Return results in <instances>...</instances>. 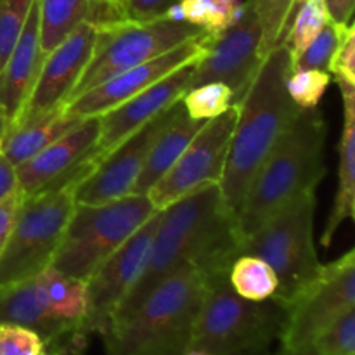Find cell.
<instances>
[{
    "label": "cell",
    "mask_w": 355,
    "mask_h": 355,
    "mask_svg": "<svg viewBox=\"0 0 355 355\" xmlns=\"http://www.w3.org/2000/svg\"><path fill=\"white\" fill-rule=\"evenodd\" d=\"M239 241L238 215L227 208L217 182L205 184L159 210L144 269L113 318L137 307L184 263H193L205 276L231 269L238 259Z\"/></svg>",
    "instance_id": "6da1fadb"
},
{
    "label": "cell",
    "mask_w": 355,
    "mask_h": 355,
    "mask_svg": "<svg viewBox=\"0 0 355 355\" xmlns=\"http://www.w3.org/2000/svg\"><path fill=\"white\" fill-rule=\"evenodd\" d=\"M291 73V51L286 45H277L263 59L252 85L238 104V120L224 175L218 182L225 205L236 215L263 159L302 111L286 89Z\"/></svg>",
    "instance_id": "7a4b0ae2"
},
{
    "label": "cell",
    "mask_w": 355,
    "mask_h": 355,
    "mask_svg": "<svg viewBox=\"0 0 355 355\" xmlns=\"http://www.w3.org/2000/svg\"><path fill=\"white\" fill-rule=\"evenodd\" d=\"M207 277L184 263L137 307L110 321L103 333L106 355H186L193 340Z\"/></svg>",
    "instance_id": "3957f363"
},
{
    "label": "cell",
    "mask_w": 355,
    "mask_h": 355,
    "mask_svg": "<svg viewBox=\"0 0 355 355\" xmlns=\"http://www.w3.org/2000/svg\"><path fill=\"white\" fill-rule=\"evenodd\" d=\"M326 121L318 107L302 110L253 177L238 211L239 236L255 232L286 201L315 191L326 175ZM241 243V241H239Z\"/></svg>",
    "instance_id": "277c9868"
},
{
    "label": "cell",
    "mask_w": 355,
    "mask_h": 355,
    "mask_svg": "<svg viewBox=\"0 0 355 355\" xmlns=\"http://www.w3.org/2000/svg\"><path fill=\"white\" fill-rule=\"evenodd\" d=\"M189 349L208 355H263L279 336L283 305L274 298L252 302L229 283V269L208 274Z\"/></svg>",
    "instance_id": "5b68a950"
},
{
    "label": "cell",
    "mask_w": 355,
    "mask_h": 355,
    "mask_svg": "<svg viewBox=\"0 0 355 355\" xmlns=\"http://www.w3.org/2000/svg\"><path fill=\"white\" fill-rule=\"evenodd\" d=\"M314 214L315 191L297 194L238 246V257H259L272 267L277 277L272 298L281 305L297 297L322 266L314 246Z\"/></svg>",
    "instance_id": "8992f818"
},
{
    "label": "cell",
    "mask_w": 355,
    "mask_h": 355,
    "mask_svg": "<svg viewBox=\"0 0 355 355\" xmlns=\"http://www.w3.org/2000/svg\"><path fill=\"white\" fill-rule=\"evenodd\" d=\"M156 211L148 194L132 193L103 205L75 203L51 266L87 281Z\"/></svg>",
    "instance_id": "52a82bcc"
},
{
    "label": "cell",
    "mask_w": 355,
    "mask_h": 355,
    "mask_svg": "<svg viewBox=\"0 0 355 355\" xmlns=\"http://www.w3.org/2000/svg\"><path fill=\"white\" fill-rule=\"evenodd\" d=\"M78 182L69 180L24 198L0 253V286L30 279L51 266L75 208Z\"/></svg>",
    "instance_id": "ba28073f"
},
{
    "label": "cell",
    "mask_w": 355,
    "mask_h": 355,
    "mask_svg": "<svg viewBox=\"0 0 355 355\" xmlns=\"http://www.w3.org/2000/svg\"><path fill=\"white\" fill-rule=\"evenodd\" d=\"M203 33L207 31L187 21L179 23L166 17L149 21L118 19L97 24V42L92 59L76 82L68 103L92 87L134 66L151 61Z\"/></svg>",
    "instance_id": "9c48e42d"
},
{
    "label": "cell",
    "mask_w": 355,
    "mask_h": 355,
    "mask_svg": "<svg viewBox=\"0 0 355 355\" xmlns=\"http://www.w3.org/2000/svg\"><path fill=\"white\" fill-rule=\"evenodd\" d=\"M277 340L279 347H297L318 338L343 314L355 309V250L328 266L288 304Z\"/></svg>",
    "instance_id": "30bf717a"
},
{
    "label": "cell",
    "mask_w": 355,
    "mask_h": 355,
    "mask_svg": "<svg viewBox=\"0 0 355 355\" xmlns=\"http://www.w3.org/2000/svg\"><path fill=\"white\" fill-rule=\"evenodd\" d=\"M262 62V23L253 0H246L238 19L211 37L210 47L196 62L189 89L220 82L232 90L238 106Z\"/></svg>",
    "instance_id": "8fae6325"
},
{
    "label": "cell",
    "mask_w": 355,
    "mask_h": 355,
    "mask_svg": "<svg viewBox=\"0 0 355 355\" xmlns=\"http://www.w3.org/2000/svg\"><path fill=\"white\" fill-rule=\"evenodd\" d=\"M236 120L238 106H231L220 116L205 121L172 168L148 191L156 210L170 207L205 184L220 182Z\"/></svg>",
    "instance_id": "7c38bea8"
},
{
    "label": "cell",
    "mask_w": 355,
    "mask_h": 355,
    "mask_svg": "<svg viewBox=\"0 0 355 355\" xmlns=\"http://www.w3.org/2000/svg\"><path fill=\"white\" fill-rule=\"evenodd\" d=\"M159 211L137 229L110 259L97 267L87 283V315L82 331L103 335L118 305L141 276L149 246L158 227Z\"/></svg>",
    "instance_id": "4fadbf2b"
},
{
    "label": "cell",
    "mask_w": 355,
    "mask_h": 355,
    "mask_svg": "<svg viewBox=\"0 0 355 355\" xmlns=\"http://www.w3.org/2000/svg\"><path fill=\"white\" fill-rule=\"evenodd\" d=\"M97 24L85 21L44 59L30 97L9 128L31 123L66 106L76 82L92 59Z\"/></svg>",
    "instance_id": "5bb4252c"
},
{
    "label": "cell",
    "mask_w": 355,
    "mask_h": 355,
    "mask_svg": "<svg viewBox=\"0 0 355 355\" xmlns=\"http://www.w3.org/2000/svg\"><path fill=\"white\" fill-rule=\"evenodd\" d=\"M182 103L175 104L153 118L137 132L125 139L116 149L104 156L103 162L75 187V203L103 205L132 194L134 184L148 159L153 144L166 125L175 118Z\"/></svg>",
    "instance_id": "9a60e30c"
},
{
    "label": "cell",
    "mask_w": 355,
    "mask_h": 355,
    "mask_svg": "<svg viewBox=\"0 0 355 355\" xmlns=\"http://www.w3.org/2000/svg\"><path fill=\"white\" fill-rule=\"evenodd\" d=\"M101 134L99 116L83 118L75 128L49 144L28 162L16 166L17 186L24 198L33 196L69 180H82L99 163L92 151Z\"/></svg>",
    "instance_id": "2e32d148"
},
{
    "label": "cell",
    "mask_w": 355,
    "mask_h": 355,
    "mask_svg": "<svg viewBox=\"0 0 355 355\" xmlns=\"http://www.w3.org/2000/svg\"><path fill=\"white\" fill-rule=\"evenodd\" d=\"M211 37L214 35L203 33L200 37L191 38V40L170 49L168 52L151 59V61L134 66V68L92 87L87 92L80 94L75 99L69 101L64 106V111L80 118L101 116L106 111L116 107L118 104L141 94L148 87L155 85L156 82L179 69L180 66L200 61L210 47Z\"/></svg>",
    "instance_id": "e0dca14e"
},
{
    "label": "cell",
    "mask_w": 355,
    "mask_h": 355,
    "mask_svg": "<svg viewBox=\"0 0 355 355\" xmlns=\"http://www.w3.org/2000/svg\"><path fill=\"white\" fill-rule=\"evenodd\" d=\"M196 62L180 66L155 85L148 87L137 96L101 114V134L92 151V158L101 163L104 156L116 149L125 139L130 137L134 132L144 127L159 113L168 110L177 101L182 99L184 94L189 90L191 76L196 68Z\"/></svg>",
    "instance_id": "ac0fdd59"
},
{
    "label": "cell",
    "mask_w": 355,
    "mask_h": 355,
    "mask_svg": "<svg viewBox=\"0 0 355 355\" xmlns=\"http://www.w3.org/2000/svg\"><path fill=\"white\" fill-rule=\"evenodd\" d=\"M45 55L40 49V10L38 0H35L19 40L0 71V110L10 123L30 97Z\"/></svg>",
    "instance_id": "d6986e66"
},
{
    "label": "cell",
    "mask_w": 355,
    "mask_h": 355,
    "mask_svg": "<svg viewBox=\"0 0 355 355\" xmlns=\"http://www.w3.org/2000/svg\"><path fill=\"white\" fill-rule=\"evenodd\" d=\"M0 322L31 329L40 335L47 347L61 342L71 333L80 331L52 312L38 276L0 286Z\"/></svg>",
    "instance_id": "ffe728a7"
},
{
    "label": "cell",
    "mask_w": 355,
    "mask_h": 355,
    "mask_svg": "<svg viewBox=\"0 0 355 355\" xmlns=\"http://www.w3.org/2000/svg\"><path fill=\"white\" fill-rule=\"evenodd\" d=\"M342 90L343 101V132L338 153V189H336L333 210L321 236L322 246H331L333 238L347 218H354L355 211V83L343 78H333Z\"/></svg>",
    "instance_id": "44dd1931"
},
{
    "label": "cell",
    "mask_w": 355,
    "mask_h": 355,
    "mask_svg": "<svg viewBox=\"0 0 355 355\" xmlns=\"http://www.w3.org/2000/svg\"><path fill=\"white\" fill-rule=\"evenodd\" d=\"M182 103V101H180ZM205 121L193 120L189 114L186 113L184 104L180 110L177 111L175 118L170 121L165 127V130L158 135V139L153 144L151 151H149L148 159H146L144 166H142L141 173H139L137 180L134 184V194H148V191L168 172L173 166V163L180 158L184 149L189 146L194 135L198 134Z\"/></svg>",
    "instance_id": "7402d4cb"
},
{
    "label": "cell",
    "mask_w": 355,
    "mask_h": 355,
    "mask_svg": "<svg viewBox=\"0 0 355 355\" xmlns=\"http://www.w3.org/2000/svg\"><path fill=\"white\" fill-rule=\"evenodd\" d=\"M83 118L66 113L64 107L35 120L31 123L17 125L7 130L2 137V155L14 166L28 162L54 141L75 128Z\"/></svg>",
    "instance_id": "603a6c76"
},
{
    "label": "cell",
    "mask_w": 355,
    "mask_h": 355,
    "mask_svg": "<svg viewBox=\"0 0 355 355\" xmlns=\"http://www.w3.org/2000/svg\"><path fill=\"white\" fill-rule=\"evenodd\" d=\"M40 10V49L54 51L85 21L96 14V0H38Z\"/></svg>",
    "instance_id": "cb8c5ba5"
},
{
    "label": "cell",
    "mask_w": 355,
    "mask_h": 355,
    "mask_svg": "<svg viewBox=\"0 0 355 355\" xmlns=\"http://www.w3.org/2000/svg\"><path fill=\"white\" fill-rule=\"evenodd\" d=\"M45 300L58 318L82 331L87 315V283L49 266L38 274ZM83 333V331H82Z\"/></svg>",
    "instance_id": "d4e9b609"
},
{
    "label": "cell",
    "mask_w": 355,
    "mask_h": 355,
    "mask_svg": "<svg viewBox=\"0 0 355 355\" xmlns=\"http://www.w3.org/2000/svg\"><path fill=\"white\" fill-rule=\"evenodd\" d=\"M229 283L239 297L252 302L269 300L277 290V277L272 267L253 255H239L231 263Z\"/></svg>",
    "instance_id": "484cf974"
},
{
    "label": "cell",
    "mask_w": 355,
    "mask_h": 355,
    "mask_svg": "<svg viewBox=\"0 0 355 355\" xmlns=\"http://www.w3.org/2000/svg\"><path fill=\"white\" fill-rule=\"evenodd\" d=\"M274 355H355V309L343 314L318 338L297 347H279Z\"/></svg>",
    "instance_id": "4316f807"
},
{
    "label": "cell",
    "mask_w": 355,
    "mask_h": 355,
    "mask_svg": "<svg viewBox=\"0 0 355 355\" xmlns=\"http://www.w3.org/2000/svg\"><path fill=\"white\" fill-rule=\"evenodd\" d=\"M180 101L189 118L207 121L220 116L229 107L234 106V94L224 83L211 82L189 89Z\"/></svg>",
    "instance_id": "83f0119b"
},
{
    "label": "cell",
    "mask_w": 355,
    "mask_h": 355,
    "mask_svg": "<svg viewBox=\"0 0 355 355\" xmlns=\"http://www.w3.org/2000/svg\"><path fill=\"white\" fill-rule=\"evenodd\" d=\"M187 23L201 28L208 35H218L234 23L241 12V6H229L224 0H179Z\"/></svg>",
    "instance_id": "f1b7e54d"
},
{
    "label": "cell",
    "mask_w": 355,
    "mask_h": 355,
    "mask_svg": "<svg viewBox=\"0 0 355 355\" xmlns=\"http://www.w3.org/2000/svg\"><path fill=\"white\" fill-rule=\"evenodd\" d=\"M350 26V24H349ZM340 24L328 23L322 26V30L312 38L311 44L304 49L298 55L293 58V71L302 69H319V71H328L331 68V61L335 58V52L345 35L347 28Z\"/></svg>",
    "instance_id": "f546056e"
},
{
    "label": "cell",
    "mask_w": 355,
    "mask_h": 355,
    "mask_svg": "<svg viewBox=\"0 0 355 355\" xmlns=\"http://www.w3.org/2000/svg\"><path fill=\"white\" fill-rule=\"evenodd\" d=\"M328 21L329 17L322 0H302L284 40L291 55L295 58L300 54Z\"/></svg>",
    "instance_id": "4dcf8cb0"
},
{
    "label": "cell",
    "mask_w": 355,
    "mask_h": 355,
    "mask_svg": "<svg viewBox=\"0 0 355 355\" xmlns=\"http://www.w3.org/2000/svg\"><path fill=\"white\" fill-rule=\"evenodd\" d=\"M35 0H0V71L21 37Z\"/></svg>",
    "instance_id": "1f68e13d"
},
{
    "label": "cell",
    "mask_w": 355,
    "mask_h": 355,
    "mask_svg": "<svg viewBox=\"0 0 355 355\" xmlns=\"http://www.w3.org/2000/svg\"><path fill=\"white\" fill-rule=\"evenodd\" d=\"M331 82V73L319 71V69H302L291 73L286 82V89L300 110H312L318 107L319 101Z\"/></svg>",
    "instance_id": "d6a6232c"
},
{
    "label": "cell",
    "mask_w": 355,
    "mask_h": 355,
    "mask_svg": "<svg viewBox=\"0 0 355 355\" xmlns=\"http://www.w3.org/2000/svg\"><path fill=\"white\" fill-rule=\"evenodd\" d=\"M0 355H49L40 335L19 324L0 322Z\"/></svg>",
    "instance_id": "836d02e7"
},
{
    "label": "cell",
    "mask_w": 355,
    "mask_h": 355,
    "mask_svg": "<svg viewBox=\"0 0 355 355\" xmlns=\"http://www.w3.org/2000/svg\"><path fill=\"white\" fill-rule=\"evenodd\" d=\"M333 78H343L355 83V28L350 24L335 52L329 68Z\"/></svg>",
    "instance_id": "e575fe53"
},
{
    "label": "cell",
    "mask_w": 355,
    "mask_h": 355,
    "mask_svg": "<svg viewBox=\"0 0 355 355\" xmlns=\"http://www.w3.org/2000/svg\"><path fill=\"white\" fill-rule=\"evenodd\" d=\"M179 0H125V19L149 21L165 16L166 9Z\"/></svg>",
    "instance_id": "d590c367"
},
{
    "label": "cell",
    "mask_w": 355,
    "mask_h": 355,
    "mask_svg": "<svg viewBox=\"0 0 355 355\" xmlns=\"http://www.w3.org/2000/svg\"><path fill=\"white\" fill-rule=\"evenodd\" d=\"M23 201L24 194L19 187L0 201V253H2L3 246H6L7 239H9L10 231H12L14 224H16L17 214H19Z\"/></svg>",
    "instance_id": "8d00e7d4"
},
{
    "label": "cell",
    "mask_w": 355,
    "mask_h": 355,
    "mask_svg": "<svg viewBox=\"0 0 355 355\" xmlns=\"http://www.w3.org/2000/svg\"><path fill=\"white\" fill-rule=\"evenodd\" d=\"M87 336L85 333L76 331L69 336L62 338L61 342L47 347L49 355H83L87 349Z\"/></svg>",
    "instance_id": "74e56055"
},
{
    "label": "cell",
    "mask_w": 355,
    "mask_h": 355,
    "mask_svg": "<svg viewBox=\"0 0 355 355\" xmlns=\"http://www.w3.org/2000/svg\"><path fill=\"white\" fill-rule=\"evenodd\" d=\"M331 23L349 26L354 14V0H322Z\"/></svg>",
    "instance_id": "f35d334b"
},
{
    "label": "cell",
    "mask_w": 355,
    "mask_h": 355,
    "mask_svg": "<svg viewBox=\"0 0 355 355\" xmlns=\"http://www.w3.org/2000/svg\"><path fill=\"white\" fill-rule=\"evenodd\" d=\"M16 166L3 155H0V201L17 189Z\"/></svg>",
    "instance_id": "ab89813d"
},
{
    "label": "cell",
    "mask_w": 355,
    "mask_h": 355,
    "mask_svg": "<svg viewBox=\"0 0 355 355\" xmlns=\"http://www.w3.org/2000/svg\"><path fill=\"white\" fill-rule=\"evenodd\" d=\"M113 21V16L110 12V7H107V0H96V14H94V23H110Z\"/></svg>",
    "instance_id": "60d3db41"
},
{
    "label": "cell",
    "mask_w": 355,
    "mask_h": 355,
    "mask_svg": "<svg viewBox=\"0 0 355 355\" xmlns=\"http://www.w3.org/2000/svg\"><path fill=\"white\" fill-rule=\"evenodd\" d=\"M163 17H166V19H170V21H186V17H184V12H182V7H180V3L177 2V3H173V6H170L168 9H166V12H165V16Z\"/></svg>",
    "instance_id": "b9f144b4"
},
{
    "label": "cell",
    "mask_w": 355,
    "mask_h": 355,
    "mask_svg": "<svg viewBox=\"0 0 355 355\" xmlns=\"http://www.w3.org/2000/svg\"><path fill=\"white\" fill-rule=\"evenodd\" d=\"M107 7H110V12L111 16H113V21L125 19L123 3H121V0H107Z\"/></svg>",
    "instance_id": "7bdbcfd3"
},
{
    "label": "cell",
    "mask_w": 355,
    "mask_h": 355,
    "mask_svg": "<svg viewBox=\"0 0 355 355\" xmlns=\"http://www.w3.org/2000/svg\"><path fill=\"white\" fill-rule=\"evenodd\" d=\"M9 125H10L9 118H7V114L0 110V139L7 134V130H9Z\"/></svg>",
    "instance_id": "ee69618b"
},
{
    "label": "cell",
    "mask_w": 355,
    "mask_h": 355,
    "mask_svg": "<svg viewBox=\"0 0 355 355\" xmlns=\"http://www.w3.org/2000/svg\"><path fill=\"white\" fill-rule=\"evenodd\" d=\"M186 355H208V354H205L203 350H198V349H189L186 352Z\"/></svg>",
    "instance_id": "f6af8a7d"
},
{
    "label": "cell",
    "mask_w": 355,
    "mask_h": 355,
    "mask_svg": "<svg viewBox=\"0 0 355 355\" xmlns=\"http://www.w3.org/2000/svg\"><path fill=\"white\" fill-rule=\"evenodd\" d=\"M0 155H2V139H0Z\"/></svg>",
    "instance_id": "bcb514c9"
},
{
    "label": "cell",
    "mask_w": 355,
    "mask_h": 355,
    "mask_svg": "<svg viewBox=\"0 0 355 355\" xmlns=\"http://www.w3.org/2000/svg\"><path fill=\"white\" fill-rule=\"evenodd\" d=\"M121 3H125V0H121ZM123 16H125V14H123Z\"/></svg>",
    "instance_id": "7dc6e473"
}]
</instances>
